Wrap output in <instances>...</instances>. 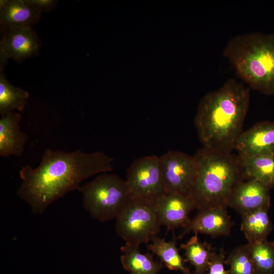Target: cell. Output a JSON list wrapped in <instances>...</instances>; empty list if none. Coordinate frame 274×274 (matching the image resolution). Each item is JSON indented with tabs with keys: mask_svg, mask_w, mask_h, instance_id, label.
<instances>
[{
	"mask_svg": "<svg viewBox=\"0 0 274 274\" xmlns=\"http://www.w3.org/2000/svg\"><path fill=\"white\" fill-rule=\"evenodd\" d=\"M114 158L102 152L85 153L46 149L39 165L29 164L19 171L22 183L17 195L35 214H42L53 202L77 190L88 178L111 172Z\"/></svg>",
	"mask_w": 274,
	"mask_h": 274,
	"instance_id": "1",
	"label": "cell"
},
{
	"mask_svg": "<svg viewBox=\"0 0 274 274\" xmlns=\"http://www.w3.org/2000/svg\"><path fill=\"white\" fill-rule=\"evenodd\" d=\"M250 100V88L230 78L200 100L194 125L203 147L232 151L243 132Z\"/></svg>",
	"mask_w": 274,
	"mask_h": 274,
	"instance_id": "2",
	"label": "cell"
},
{
	"mask_svg": "<svg viewBox=\"0 0 274 274\" xmlns=\"http://www.w3.org/2000/svg\"><path fill=\"white\" fill-rule=\"evenodd\" d=\"M194 157L196 173L190 197L195 209L227 208L233 189L245 179L238 155L203 147Z\"/></svg>",
	"mask_w": 274,
	"mask_h": 274,
	"instance_id": "3",
	"label": "cell"
},
{
	"mask_svg": "<svg viewBox=\"0 0 274 274\" xmlns=\"http://www.w3.org/2000/svg\"><path fill=\"white\" fill-rule=\"evenodd\" d=\"M223 55L249 88L274 95V33L253 32L234 36Z\"/></svg>",
	"mask_w": 274,
	"mask_h": 274,
	"instance_id": "4",
	"label": "cell"
},
{
	"mask_svg": "<svg viewBox=\"0 0 274 274\" xmlns=\"http://www.w3.org/2000/svg\"><path fill=\"white\" fill-rule=\"evenodd\" d=\"M78 190L82 195L85 209L100 222L116 218L131 198L125 180L108 173L81 185Z\"/></svg>",
	"mask_w": 274,
	"mask_h": 274,
	"instance_id": "5",
	"label": "cell"
},
{
	"mask_svg": "<svg viewBox=\"0 0 274 274\" xmlns=\"http://www.w3.org/2000/svg\"><path fill=\"white\" fill-rule=\"evenodd\" d=\"M115 219L117 235L138 245L151 241L161 226L154 201L144 198L131 197Z\"/></svg>",
	"mask_w": 274,
	"mask_h": 274,
	"instance_id": "6",
	"label": "cell"
},
{
	"mask_svg": "<svg viewBox=\"0 0 274 274\" xmlns=\"http://www.w3.org/2000/svg\"><path fill=\"white\" fill-rule=\"evenodd\" d=\"M125 182L131 197L155 201L165 193L160 157L151 155L135 159L127 170Z\"/></svg>",
	"mask_w": 274,
	"mask_h": 274,
	"instance_id": "7",
	"label": "cell"
},
{
	"mask_svg": "<svg viewBox=\"0 0 274 274\" xmlns=\"http://www.w3.org/2000/svg\"><path fill=\"white\" fill-rule=\"evenodd\" d=\"M159 157L165 192L190 196L196 173L194 156L169 150Z\"/></svg>",
	"mask_w": 274,
	"mask_h": 274,
	"instance_id": "8",
	"label": "cell"
},
{
	"mask_svg": "<svg viewBox=\"0 0 274 274\" xmlns=\"http://www.w3.org/2000/svg\"><path fill=\"white\" fill-rule=\"evenodd\" d=\"M2 28L1 67L8 59L21 62L38 55L41 42L31 27Z\"/></svg>",
	"mask_w": 274,
	"mask_h": 274,
	"instance_id": "9",
	"label": "cell"
},
{
	"mask_svg": "<svg viewBox=\"0 0 274 274\" xmlns=\"http://www.w3.org/2000/svg\"><path fill=\"white\" fill-rule=\"evenodd\" d=\"M154 202L160 223L167 231L185 227L191 220L190 213L195 209L190 196L178 193H165Z\"/></svg>",
	"mask_w": 274,
	"mask_h": 274,
	"instance_id": "10",
	"label": "cell"
},
{
	"mask_svg": "<svg viewBox=\"0 0 274 274\" xmlns=\"http://www.w3.org/2000/svg\"><path fill=\"white\" fill-rule=\"evenodd\" d=\"M234 150L240 157L274 155V121L260 122L243 131L235 143Z\"/></svg>",
	"mask_w": 274,
	"mask_h": 274,
	"instance_id": "11",
	"label": "cell"
},
{
	"mask_svg": "<svg viewBox=\"0 0 274 274\" xmlns=\"http://www.w3.org/2000/svg\"><path fill=\"white\" fill-rule=\"evenodd\" d=\"M241 181L234 188L228 207L233 208L241 216L270 207L269 191L267 187L253 179Z\"/></svg>",
	"mask_w": 274,
	"mask_h": 274,
	"instance_id": "12",
	"label": "cell"
},
{
	"mask_svg": "<svg viewBox=\"0 0 274 274\" xmlns=\"http://www.w3.org/2000/svg\"><path fill=\"white\" fill-rule=\"evenodd\" d=\"M233 225L226 208L215 207L199 210L198 214L183 228L179 238L192 232L203 233L213 237L227 236Z\"/></svg>",
	"mask_w": 274,
	"mask_h": 274,
	"instance_id": "13",
	"label": "cell"
},
{
	"mask_svg": "<svg viewBox=\"0 0 274 274\" xmlns=\"http://www.w3.org/2000/svg\"><path fill=\"white\" fill-rule=\"evenodd\" d=\"M21 115L12 112L0 119V156L21 157L28 136L20 129Z\"/></svg>",
	"mask_w": 274,
	"mask_h": 274,
	"instance_id": "14",
	"label": "cell"
},
{
	"mask_svg": "<svg viewBox=\"0 0 274 274\" xmlns=\"http://www.w3.org/2000/svg\"><path fill=\"white\" fill-rule=\"evenodd\" d=\"M41 14L27 0L0 1L1 27H32L40 20Z\"/></svg>",
	"mask_w": 274,
	"mask_h": 274,
	"instance_id": "15",
	"label": "cell"
},
{
	"mask_svg": "<svg viewBox=\"0 0 274 274\" xmlns=\"http://www.w3.org/2000/svg\"><path fill=\"white\" fill-rule=\"evenodd\" d=\"M121 261L123 268L130 274H158L163 263L154 261L150 253H144L140 245L125 242L121 248Z\"/></svg>",
	"mask_w": 274,
	"mask_h": 274,
	"instance_id": "16",
	"label": "cell"
},
{
	"mask_svg": "<svg viewBox=\"0 0 274 274\" xmlns=\"http://www.w3.org/2000/svg\"><path fill=\"white\" fill-rule=\"evenodd\" d=\"M238 157L245 179H255L270 190L274 188V155Z\"/></svg>",
	"mask_w": 274,
	"mask_h": 274,
	"instance_id": "17",
	"label": "cell"
},
{
	"mask_svg": "<svg viewBox=\"0 0 274 274\" xmlns=\"http://www.w3.org/2000/svg\"><path fill=\"white\" fill-rule=\"evenodd\" d=\"M268 210H258L242 216L241 229L248 243L254 244L267 240V236L273 229Z\"/></svg>",
	"mask_w": 274,
	"mask_h": 274,
	"instance_id": "18",
	"label": "cell"
},
{
	"mask_svg": "<svg viewBox=\"0 0 274 274\" xmlns=\"http://www.w3.org/2000/svg\"><path fill=\"white\" fill-rule=\"evenodd\" d=\"M177 238L174 236L172 241L167 242L164 238L156 236L151 240L152 243L147 246L148 250L157 255L169 269L180 271L182 274H191L185 265V259L179 253Z\"/></svg>",
	"mask_w": 274,
	"mask_h": 274,
	"instance_id": "19",
	"label": "cell"
},
{
	"mask_svg": "<svg viewBox=\"0 0 274 274\" xmlns=\"http://www.w3.org/2000/svg\"><path fill=\"white\" fill-rule=\"evenodd\" d=\"M180 249L185 251V261L194 267L195 274L208 271L215 252L210 244L201 242L197 234H195L187 243L181 244Z\"/></svg>",
	"mask_w": 274,
	"mask_h": 274,
	"instance_id": "20",
	"label": "cell"
},
{
	"mask_svg": "<svg viewBox=\"0 0 274 274\" xmlns=\"http://www.w3.org/2000/svg\"><path fill=\"white\" fill-rule=\"evenodd\" d=\"M0 72V114L2 116L14 112H22L29 97V93L20 87L11 85L3 73Z\"/></svg>",
	"mask_w": 274,
	"mask_h": 274,
	"instance_id": "21",
	"label": "cell"
},
{
	"mask_svg": "<svg viewBox=\"0 0 274 274\" xmlns=\"http://www.w3.org/2000/svg\"><path fill=\"white\" fill-rule=\"evenodd\" d=\"M256 274H274V243H247Z\"/></svg>",
	"mask_w": 274,
	"mask_h": 274,
	"instance_id": "22",
	"label": "cell"
},
{
	"mask_svg": "<svg viewBox=\"0 0 274 274\" xmlns=\"http://www.w3.org/2000/svg\"><path fill=\"white\" fill-rule=\"evenodd\" d=\"M229 266L227 274H256L248 244L233 249L225 260Z\"/></svg>",
	"mask_w": 274,
	"mask_h": 274,
	"instance_id": "23",
	"label": "cell"
},
{
	"mask_svg": "<svg viewBox=\"0 0 274 274\" xmlns=\"http://www.w3.org/2000/svg\"><path fill=\"white\" fill-rule=\"evenodd\" d=\"M225 253L223 249L218 252L215 251L209 270L205 274H227L225 269Z\"/></svg>",
	"mask_w": 274,
	"mask_h": 274,
	"instance_id": "24",
	"label": "cell"
},
{
	"mask_svg": "<svg viewBox=\"0 0 274 274\" xmlns=\"http://www.w3.org/2000/svg\"><path fill=\"white\" fill-rule=\"evenodd\" d=\"M27 1L41 13L51 11L55 8L58 2L54 0H27Z\"/></svg>",
	"mask_w": 274,
	"mask_h": 274,
	"instance_id": "25",
	"label": "cell"
}]
</instances>
